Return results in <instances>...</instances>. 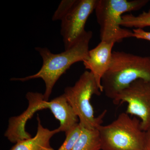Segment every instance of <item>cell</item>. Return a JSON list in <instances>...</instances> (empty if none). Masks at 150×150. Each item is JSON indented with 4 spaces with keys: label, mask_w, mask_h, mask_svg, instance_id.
Wrapping results in <instances>:
<instances>
[{
    "label": "cell",
    "mask_w": 150,
    "mask_h": 150,
    "mask_svg": "<svg viewBox=\"0 0 150 150\" xmlns=\"http://www.w3.org/2000/svg\"><path fill=\"white\" fill-rule=\"evenodd\" d=\"M92 36L91 31L86 30L72 46L60 54H53L47 48L36 47L35 50L43 59L41 69L35 74L24 78H13L11 80L25 82L42 79L45 84L44 99L48 101L54 86L62 75L75 63L83 62L87 59L89 43Z\"/></svg>",
    "instance_id": "obj_1"
},
{
    "label": "cell",
    "mask_w": 150,
    "mask_h": 150,
    "mask_svg": "<svg viewBox=\"0 0 150 150\" xmlns=\"http://www.w3.org/2000/svg\"><path fill=\"white\" fill-rule=\"evenodd\" d=\"M139 79L150 81V57L113 51L109 68L101 80L103 92L112 100Z\"/></svg>",
    "instance_id": "obj_2"
},
{
    "label": "cell",
    "mask_w": 150,
    "mask_h": 150,
    "mask_svg": "<svg viewBox=\"0 0 150 150\" xmlns=\"http://www.w3.org/2000/svg\"><path fill=\"white\" fill-rule=\"evenodd\" d=\"M149 0H97L95 11L100 26L101 41L120 43L123 39L134 37L132 30L122 28V16L125 13L139 10Z\"/></svg>",
    "instance_id": "obj_3"
},
{
    "label": "cell",
    "mask_w": 150,
    "mask_h": 150,
    "mask_svg": "<svg viewBox=\"0 0 150 150\" xmlns=\"http://www.w3.org/2000/svg\"><path fill=\"white\" fill-rule=\"evenodd\" d=\"M99 132L101 150H143L146 132L141 121L123 112L112 123L100 125Z\"/></svg>",
    "instance_id": "obj_4"
},
{
    "label": "cell",
    "mask_w": 150,
    "mask_h": 150,
    "mask_svg": "<svg viewBox=\"0 0 150 150\" xmlns=\"http://www.w3.org/2000/svg\"><path fill=\"white\" fill-rule=\"evenodd\" d=\"M25 97L28 101L27 108L20 115L9 119L7 129L5 132L4 137L13 144L32 137L25 130V125L37 111L48 108L59 121L64 119L69 113V106L64 94L51 101H46L43 94L38 92H28Z\"/></svg>",
    "instance_id": "obj_5"
},
{
    "label": "cell",
    "mask_w": 150,
    "mask_h": 150,
    "mask_svg": "<svg viewBox=\"0 0 150 150\" xmlns=\"http://www.w3.org/2000/svg\"><path fill=\"white\" fill-rule=\"evenodd\" d=\"M102 93L95 79L89 71H85L72 86L67 87L64 94L79 119V123L85 129H97L101 125L106 110L98 117H95L91 99L94 95L100 96Z\"/></svg>",
    "instance_id": "obj_6"
},
{
    "label": "cell",
    "mask_w": 150,
    "mask_h": 150,
    "mask_svg": "<svg viewBox=\"0 0 150 150\" xmlns=\"http://www.w3.org/2000/svg\"><path fill=\"white\" fill-rule=\"evenodd\" d=\"M97 0H64L52 17L61 20V33L65 50L70 48L85 32V26L95 10Z\"/></svg>",
    "instance_id": "obj_7"
},
{
    "label": "cell",
    "mask_w": 150,
    "mask_h": 150,
    "mask_svg": "<svg viewBox=\"0 0 150 150\" xmlns=\"http://www.w3.org/2000/svg\"><path fill=\"white\" fill-rule=\"evenodd\" d=\"M112 101L115 105L127 103L126 113L140 118L143 131H150V81H135L120 92Z\"/></svg>",
    "instance_id": "obj_8"
},
{
    "label": "cell",
    "mask_w": 150,
    "mask_h": 150,
    "mask_svg": "<svg viewBox=\"0 0 150 150\" xmlns=\"http://www.w3.org/2000/svg\"><path fill=\"white\" fill-rule=\"evenodd\" d=\"M114 44L100 41L96 47L89 50L88 57L83 62L85 68L93 75L102 92L101 80L110 66Z\"/></svg>",
    "instance_id": "obj_9"
},
{
    "label": "cell",
    "mask_w": 150,
    "mask_h": 150,
    "mask_svg": "<svg viewBox=\"0 0 150 150\" xmlns=\"http://www.w3.org/2000/svg\"><path fill=\"white\" fill-rule=\"evenodd\" d=\"M37 121V130L35 136L19 141L10 150H55L51 146L50 141L54 135L60 132L59 129L51 130L44 128L38 115Z\"/></svg>",
    "instance_id": "obj_10"
},
{
    "label": "cell",
    "mask_w": 150,
    "mask_h": 150,
    "mask_svg": "<svg viewBox=\"0 0 150 150\" xmlns=\"http://www.w3.org/2000/svg\"><path fill=\"white\" fill-rule=\"evenodd\" d=\"M72 150H101L98 129L89 130L83 127L81 134Z\"/></svg>",
    "instance_id": "obj_11"
},
{
    "label": "cell",
    "mask_w": 150,
    "mask_h": 150,
    "mask_svg": "<svg viewBox=\"0 0 150 150\" xmlns=\"http://www.w3.org/2000/svg\"><path fill=\"white\" fill-rule=\"evenodd\" d=\"M121 25L126 28L141 29L150 26V9L147 11H143L138 16L132 14L123 15Z\"/></svg>",
    "instance_id": "obj_12"
},
{
    "label": "cell",
    "mask_w": 150,
    "mask_h": 150,
    "mask_svg": "<svg viewBox=\"0 0 150 150\" xmlns=\"http://www.w3.org/2000/svg\"><path fill=\"white\" fill-rule=\"evenodd\" d=\"M83 127L79 123L66 135L64 143L58 150H72L82 131Z\"/></svg>",
    "instance_id": "obj_13"
},
{
    "label": "cell",
    "mask_w": 150,
    "mask_h": 150,
    "mask_svg": "<svg viewBox=\"0 0 150 150\" xmlns=\"http://www.w3.org/2000/svg\"><path fill=\"white\" fill-rule=\"evenodd\" d=\"M132 31L134 33V38L150 41V31H146L141 28H134Z\"/></svg>",
    "instance_id": "obj_14"
},
{
    "label": "cell",
    "mask_w": 150,
    "mask_h": 150,
    "mask_svg": "<svg viewBox=\"0 0 150 150\" xmlns=\"http://www.w3.org/2000/svg\"><path fill=\"white\" fill-rule=\"evenodd\" d=\"M143 150H150V131L146 132L144 146Z\"/></svg>",
    "instance_id": "obj_15"
}]
</instances>
